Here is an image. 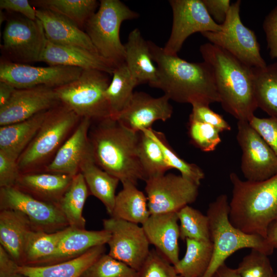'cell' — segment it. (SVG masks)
Listing matches in <instances>:
<instances>
[{
    "label": "cell",
    "instance_id": "obj_24",
    "mask_svg": "<svg viewBox=\"0 0 277 277\" xmlns=\"http://www.w3.org/2000/svg\"><path fill=\"white\" fill-rule=\"evenodd\" d=\"M110 235V232L104 229L87 230L69 227L68 231L60 241L55 253L40 266L54 264L76 258L93 247L107 244Z\"/></svg>",
    "mask_w": 277,
    "mask_h": 277
},
{
    "label": "cell",
    "instance_id": "obj_8",
    "mask_svg": "<svg viewBox=\"0 0 277 277\" xmlns=\"http://www.w3.org/2000/svg\"><path fill=\"white\" fill-rule=\"evenodd\" d=\"M138 14L119 0H101L95 13L84 27L98 53L116 66L125 63L124 44L120 37V27Z\"/></svg>",
    "mask_w": 277,
    "mask_h": 277
},
{
    "label": "cell",
    "instance_id": "obj_49",
    "mask_svg": "<svg viewBox=\"0 0 277 277\" xmlns=\"http://www.w3.org/2000/svg\"><path fill=\"white\" fill-rule=\"evenodd\" d=\"M208 13L218 24L222 25L227 18L231 5L229 0H202Z\"/></svg>",
    "mask_w": 277,
    "mask_h": 277
},
{
    "label": "cell",
    "instance_id": "obj_53",
    "mask_svg": "<svg viewBox=\"0 0 277 277\" xmlns=\"http://www.w3.org/2000/svg\"><path fill=\"white\" fill-rule=\"evenodd\" d=\"M266 239L269 245L273 249L277 248V221L273 223L269 226Z\"/></svg>",
    "mask_w": 277,
    "mask_h": 277
},
{
    "label": "cell",
    "instance_id": "obj_27",
    "mask_svg": "<svg viewBox=\"0 0 277 277\" xmlns=\"http://www.w3.org/2000/svg\"><path fill=\"white\" fill-rule=\"evenodd\" d=\"M105 251V246L100 245L73 259L46 266H19L18 271L26 277H81Z\"/></svg>",
    "mask_w": 277,
    "mask_h": 277
},
{
    "label": "cell",
    "instance_id": "obj_48",
    "mask_svg": "<svg viewBox=\"0 0 277 277\" xmlns=\"http://www.w3.org/2000/svg\"><path fill=\"white\" fill-rule=\"evenodd\" d=\"M1 10L16 12L32 20L37 19L36 9L27 0H1Z\"/></svg>",
    "mask_w": 277,
    "mask_h": 277
},
{
    "label": "cell",
    "instance_id": "obj_54",
    "mask_svg": "<svg viewBox=\"0 0 277 277\" xmlns=\"http://www.w3.org/2000/svg\"><path fill=\"white\" fill-rule=\"evenodd\" d=\"M8 17L7 15L2 10L0 11V23L1 24L4 21H7Z\"/></svg>",
    "mask_w": 277,
    "mask_h": 277
},
{
    "label": "cell",
    "instance_id": "obj_35",
    "mask_svg": "<svg viewBox=\"0 0 277 277\" xmlns=\"http://www.w3.org/2000/svg\"><path fill=\"white\" fill-rule=\"evenodd\" d=\"M105 92L111 117L116 118L130 101L134 88L138 85L125 63L117 66Z\"/></svg>",
    "mask_w": 277,
    "mask_h": 277
},
{
    "label": "cell",
    "instance_id": "obj_15",
    "mask_svg": "<svg viewBox=\"0 0 277 277\" xmlns=\"http://www.w3.org/2000/svg\"><path fill=\"white\" fill-rule=\"evenodd\" d=\"M3 209L23 213L34 230L53 233L69 227L58 206L37 200L15 187L0 188V210Z\"/></svg>",
    "mask_w": 277,
    "mask_h": 277
},
{
    "label": "cell",
    "instance_id": "obj_39",
    "mask_svg": "<svg viewBox=\"0 0 277 277\" xmlns=\"http://www.w3.org/2000/svg\"><path fill=\"white\" fill-rule=\"evenodd\" d=\"M180 221V238L211 241L209 220L207 215L186 205L177 212Z\"/></svg>",
    "mask_w": 277,
    "mask_h": 277
},
{
    "label": "cell",
    "instance_id": "obj_43",
    "mask_svg": "<svg viewBox=\"0 0 277 277\" xmlns=\"http://www.w3.org/2000/svg\"><path fill=\"white\" fill-rule=\"evenodd\" d=\"M138 273V277H181L174 266L156 249L150 250Z\"/></svg>",
    "mask_w": 277,
    "mask_h": 277
},
{
    "label": "cell",
    "instance_id": "obj_2",
    "mask_svg": "<svg viewBox=\"0 0 277 277\" xmlns=\"http://www.w3.org/2000/svg\"><path fill=\"white\" fill-rule=\"evenodd\" d=\"M89 139L95 163L122 184L146 177L137 154L138 133L111 117L92 123Z\"/></svg>",
    "mask_w": 277,
    "mask_h": 277
},
{
    "label": "cell",
    "instance_id": "obj_42",
    "mask_svg": "<svg viewBox=\"0 0 277 277\" xmlns=\"http://www.w3.org/2000/svg\"><path fill=\"white\" fill-rule=\"evenodd\" d=\"M244 256L237 269L241 277H275L267 255L255 249Z\"/></svg>",
    "mask_w": 277,
    "mask_h": 277
},
{
    "label": "cell",
    "instance_id": "obj_37",
    "mask_svg": "<svg viewBox=\"0 0 277 277\" xmlns=\"http://www.w3.org/2000/svg\"><path fill=\"white\" fill-rule=\"evenodd\" d=\"M137 154L145 181L165 174L170 169L159 145L144 131L138 132Z\"/></svg>",
    "mask_w": 277,
    "mask_h": 277
},
{
    "label": "cell",
    "instance_id": "obj_14",
    "mask_svg": "<svg viewBox=\"0 0 277 277\" xmlns=\"http://www.w3.org/2000/svg\"><path fill=\"white\" fill-rule=\"evenodd\" d=\"M103 225L111 235L108 254L138 271L150 251L142 226L113 217L104 219Z\"/></svg>",
    "mask_w": 277,
    "mask_h": 277
},
{
    "label": "cell",
    "instance_id": "obj_16",
    "mask_svg": "<svg viewBox=\"0 0 277 277\" xmlns=\"http://www.w3.org/2000/svg\"><path fill=\"white\" fill-rule=\"evenodd\" d=\"M84 69L64 66L37 67L2 59L0 81L16 89L45 86L56 88L77 79Z\"/></svg>",
    "mask_w": 277,
    "mask_h": 277
},
{
    "label": "cell",
    "instance_id": "obj_21",
    "mask_svg": "<svg viewBox=\"0 0 277 277\" xmlns=\"http://www.w3.org/2000/svg\"><path fill=\"white\" fill-rule=\"evenodd\" d=\"M40 62H45L50 66L97 70L110 75L116 67L97 53L80 47L54 44L48 41H47Z\"/></svg>",
    "mask_w": 277,
    "mask_h": 277
},
{
    "label": "cell",
    "instance_id": "obj_23",
    "mask_svg": "<svg viewBox=\"0 0 277 277\" xmlns=\"http://www.w3.org/2000/svg\"><path fill=\"white\" fill-rule=\"evenodd\" d=\"M35 9L36 18L43 25L47 41L54 44L80 47L98 53L87 34L72 22L50 10Z\"/></svg>",
    "mask_w": 277,
    "mask_h": 277
},
{
    "label": "cell",
    "instance_id": "obj_41",
    "mask_svg": "<svg viewBox=\"0 0 277 277\" xmlns=\"http://www.w3.org/2000/svg\"><path fill=\"white\" fill-rule=\"evenodd\" d=\"M188 125V133L191 143L201 151H213L221 143L220 132L214 127L191 120H189Z\"/></svg>",
    "mask_w": 277,
    "mask_h": 277
},
{
    "label": "cell",
    "instance_id": "obj_13",
    "mask_svg": "<svg viewBox=\"0 0 277 277\" xmlns=\"http://www.w3.org/2000/svg\"><path fill=\"white\" fill-rule=\"evenodd\" d=\"M241 171L247 181L265 180L277 174V156L248 121L237 123Z\"/></svg>",
    "mask_w": 277,
    "mask_h": 277
},
{
    "label": "cell",
    "instance_id": "obj_9",
    "mask_svg": "<svg viewBox=\"0 0 277 277\" xmlns=\"http://www.w3.org/2000/svg\"><path fill=\"white\" fill-rule=\"evenodd\" d=\"M241 4L238 0L231 4L221 31L204 32L201 34L209 43L226 50L244 64L251 68H264L267 64L260 53L255 34L241 19Z\"/></svg>",
    "mask_w": 277,
    "mask_h": 277
},
{
    "label": "cell",
    "instance_id": "obj_19",
    "mask_svg": "<svg viewBox=\"0 0 277 277\" xmlns=\"http://www.w3.org/2000/svg\"><path fill=\"white\" fill-rule=\"evenodd\" d=\"M92 121L81 118L77 126L57 151L44 172L74 176L80 172L85 157L92 153L89 131Z\"/></svg>",
    "mask_w": 277,
    "mask_h": 277
},
{
    "label": "cell",
    "instance_id": "obj_47",
    "mask_svg": "<svg viewBox=\"0 0 277 277\" xmlns=\"http://www.w3.org/2000/svg\"><path fill=\"white\" fill-rule=\"evenodd\" d=\"M270 57L277 58V6L265 17L263 23Z\"/></svg>",
    "mask_w": 277,
    "mask_h": 277
},
{
    "label": "cell",
    "instance_id": "obj_32",
    "mask_svg": "<svg viewBox=\"0 0 277 277\" xmlns=\"http://www.w3.org/2000/svg\"><path fill=\"white\" fill-rule=\"evenodd\" d=\"M31 5L48 10L68 19L81 29L95 13L100 2L96 0H33Z\"/></svg>",
    "mask_w": 277,
    "mask_h": 277
},
{
    "label": "cell",
    "instance_id": "obj_22",
    "mask_svg": "<svg viewBox=\"0 0 277 277\" xmlns=\"http://www.w3.org/2000/svg\"><path fill=\"white\" fill-rule=\"evenodd\" d=\"M73 177L47 172L22 173L14 187L37 200L58 206Z\"/></svg>",
    "mask_w": 277,
    "mask_h": 277
},
{
    "label": "cell",
    "instance_id": "obj_34",
    "mask_svg": "<svg viewBox=\"0 0 277 277\" xmlns=\"http://www.w3.org/2000/svg\"><path fill=\"white\" fill-rule=\"evenodd\" d=\"M254 96L258 108L277 118V62L253 68Z\"/></svg>",
    "mask_w": 277,
    "mask_h": 277
},
{
    "label": "cell",
    "instance_id": "obj_7",
    "mask_svg": "<svg viewBox=\"0 0 277 277\" xmlns=\"http://www.w3.org/2000/svg\"><path fill=\"white\" fill-rule=\"evenodd\" d=\"M110 75L97 70L84 69L77 79L54 90L62 104L81 118L96 122L111 117L105 95Z\"/></svg>",
    "mask_w": 277,
    "mask_h": 277
},
{
    "label": "cell",
    "instance_id": "obj_12",
    "mask_svg": "<svg viewBox=\"0 0 277 277\" xmlns=\"http://www.w3.org/2000/svg\"><path fill=\"white\" fill-rule=\"evenodd\" d=\"M145 182L150 214L178 212L195 202L199 194V186L181 175L165 174Z\"/></svg>",
    "mask_w": 277,
    "mask_h": 277
},
{
    "label": "cell",
    "instance_id": "obj_5",
    "mask_svg": "<svg viewBox=\"0 0 277 277\" xmlns=\"http://www.w3.org/2000/svg\"><path fill=\"white\" fill-rule=\"evenodd\" d=\"M81 120L61 103L48 110L36 134L17 160L21 174L44 172Z\"/></svg>",
    "mask_w": 277,
    "mask_h": 277
},
{
    "label": "cell",
    "instance_id": "obj_3",
    "mask_svg": "<svg viewBox=\"0 0 277 277\" xmlns=\"http://www.w3.org/2000/svg\"><path fill=\"white\" fill-rule=\"evenodd\" d=\"M200 51L212 69L223 109L238 121L249 122L258 108L253 68L210 43L202 45Z\"/></svg>",
    "mask_w": 277,
    "mask_h": 277
},
{
    "label": "cell",
    "instance_id": "obj_18",
    "mask_svg": "<svg viewBox=\"0 0 277 277\" xmlns=\"http://www.w3.org/2000/svg\"><path fill=\"white\" fill-rule=\"evenodd\" d=\"M165 95L153 97L144 92H134L130 101L116 119L128 129L138 133L151 128L157 121L171 118L173 107Z\"/></svg>",
    "mask_w": 277,
    "mask_h": 277
},
{
    "label": "cell",
    "instance_id": "obj_51",
    "mask_svg": "<svg viewBox=\"0 0 277 277\" xmlns=\"http://www.w3.org/2000/svg\"><path fill=\"white\" fill-rule=\"evenodd\" d=\"M15 90L11 85L0 81V108L8 103Z\"/></svg>",
    "mask_w": 277,
    "mask_h": 277
},
{
    "label": "cell",
    "instance_id": "obj_6",
    "mask_svg": "<svg viewBox=\"0 0 277 277\" xmlns=\"http://www.w3.org/2000/svg\"><path fill=\"white\" fill-rule=\"evenodd\" d=\"M229 205L227 195L222 194L208 206L206 215L209 220L213 254L209 266L202 277H211L229 256L240 249L250 248L267 255L273 251L265 238L246 233L231 223Z\"/></svg>",
    "mask_w": 277,
    "mask_h": 277
},
{
    "label": "cell",
    "instance_id": "obj_30",
    "mask_svg": "<svg viewBox=\"0 0 277 277\" xmlns=\"http://www.w3.org/2000/svg\"><path fill=\"white\" fill-rule=\"evenodd\" d=\"M123 185L116 195L111 217L143 224L150 215L146 195L131 183Z\"/></svg>",
    "mask_w": 277,
    "mask_h": 277
},
{
    "label": "cell",
    "instance_id": "obj_10",
    "mask_svg": "<svg viewBox=\"0 0 277 277\" xmlns=\"http://www.w3.org/2000/svg\"><path fill=\"white\" fill-rule=\"evenodd\" d=\"M1 45L3 59L17 64L40 62L47 38L43 25L21 15L8 17Z\"/></svg>",
    "mask_w": 277,
    "mask_h": 277
},
{
    "label": "cell",
    "instance_id": "obj_36",
    "mask_svg": "<svg viewBox=\"0 0 277 277\" xmlns=\"http://www.w3.org/2000/svg\"><path fill=\"white\" fill-rule=\"evenodd\" d=\"M69 229L68 227L53 233L31 230L26 241L23 265L40 266L52 256Z\"/></svg>",
    "mask_w": 277,
    "mask_h": 277
},
{
    "label": "cell",
    "instance_id": "obj_38",
    "mask_svg": "<svg viewBox=\"0 0 277 277\" xmlns=\"http://www.w3.org/2000/svg\"><path fill=\"white\" fill-rule=\"evenodd\" d=\"M143 131L159 145L170 169L179 170L183 177L200 186L205 177V174L199 166L181 158L169 144L163 133L153 130L152 128Z\"/></svg>",
    "mask_w": 277,
    "mask_h": 277
},
{
    "label": "cell",
    "instance_id": "obj_40",
    "mask_svg": "<svg viewBox=\"0 0 277 277\" xmlns=\"http://www.w3.org/2000/svg\"><path fill=\"white\" fill-rule=\"evenodd\" d=\"M81 277H138V273L125 263L104 253Z\"/></svg>",
    "mask_w": 277,
    "mask_h": 277
},
{
    "label": "cell",
    "instance_id": "obj_1",
    "mask_svg": "<svg viewBox=\"0 0 277 277\" xmlns=\"http://www.w3.org/2000/svg\"><path fill=\"white\" fill-rule=\"evenodd\" d=\"M148 44L157 69L153 88L161 89L170 100L178 103L208 106L220 103L214 75L207 63H190L177 55L167 54L163 47L152 41H148Z\"/></svg>",
    "mask_w": 277,
    "mask_h": 277
},
{
    "label": "cell",
    "instance_id": "obj_50",
    "mask_svg": "<svg viewBox=\"0 0 277 277\" xmlns=\"http://www.w3.org/2000/svg\"><path fill=\"white\" fill-rule=\"evenodd\" d=\"M19 266L0 245V277H26L18 271Z\"/></svg>",
    "mask_w": 277,
    "mask_h": 277
},
{
    "label": "cell",
    "instance_id": "obj_4",
    "mask_svg": "<svg viewBox=\"0 0 277 277\" xmlns=\"http://www.w3.org/2000/svg\"><path fill=\"white\" fill-rule=\"evenodd\" d=\"M232 186L229 202L231 223L243 232L266 238L270 225L277 221V174L265 180H242L229 174Z\"/></svg>",
    "mask_w": 277,
    "mask_h": 277
},
{
    "label": "cell",
    "instance_id": "obj_52",
    "mask_svg": "<svg viewBox=\"0 0 277 277\" xmlns=\"http://www.w3.org/2000/svg\"><path fill=\"white\" fill-rule=\"evenodd\" d=\"M211 277H241L239 271L227 266L225 263L222 265Z\"/></svg>",
    "mask_w": 277,
    "mask_h": 277
},
{
    "label": "cell",
    "instance_id": "obj_26",
    "mask_svg": "<svg viewBox=\"0 0 277 277\" xmlns=\"http://www.w3.org/2000/svg\"><path fill=\"white\" fill-rule=\"evenodd\" d=\"M33 230L23 213L11 209L0 210V243L19 265H24V249L27 236Z\"/></svg>",
    "mask_w": 277,
    "mask_h": 277
},
{
    "label": "cell",
    "instance_id": "obj_55",
    "mask_svg": "<svg viewBox=\"0 0 277 277\" xmlns=\"http://www.w3.org/2000/svg\"><path fill=\"white\" fill-rule=\"evenodd\" d=\"M275 277H277V274H276V275H275Z\"/></svg>",
    "mask_w": 277,
    "mask_h": 277
},
{
    "label": "cell",
    "instance_id": "obj_17",
    "mask_svg": "<svg viewBox=\"0 0 277 277\" xmlns=\"http://www.w3.org/2000/svg\"><path fill=\"white\" fill-rule=\"evenodd\" d=\"M60 104L54 88L40 86L16 89L8 103L0 108V126L26 120Z\"/></svg>",
    "mask_w": 277,
    "mask_h": 277
},
{
    "label": "cell",
    "instance_id": "obj_29",
    "mask_svg": "<svg viewBox=\"0 0 277 277\" xmlns=\"http://www.w3.org/2000/svg\"><path fill=\"white\" fill-rule=\"evenodd\" d=\"M47 111L22 122L0 127V150L18 160L36 134Z\"/></svg>",
    "mask_w": 277,
    "mask_h": 277
},
{
    "label": "cell",
    "instance_id": "obj_25",
    "mask_svg": "<svg viewBox=\"0 0 277 277\" xmlns=\"http://www.w3.org/2000/svg\"><path fill=\"white\" fill-rule=\"evenodd\" d=\"M124 46L125 63L138 85L147 83L153 87L157 79V69L153 63L148 41L144 38L139 29L135 28L130 32Z\"/></svg>",
    "mask_w": 277,
    "mask_h": 277
},
{
    "label": "cell",
    "instance_id": "obj_20",
    "mask_svg": "<svg viewBox=\"0 0 277 277\" xmlns=\"http://www.w3.org/2000/svg\"><path fill=\"white\" fill-rule=\"evenodd\" d=\"M176 212L150 214L142 225L150 244L173 266L180 260V226Z\"/></svg>",
    "mask_w": 277,
    "mask_h": 277
},
{
    "label": "cell",
    "instance_id": "obj_46",
    "mask_svg": "<svg viewBox=\"0 0 277 277\" xmlns=\"http://www.w3.org/2000/svg\"><path fill=\"white\" fill-rule=\"evenodd\" d=\"M20 174L17 159L0 150V188L14 187Z\"/></svg>",
    "mask_w": 277,
    "mask_h": 277
},
{
    "label": "cell",
    "instance_id": "obj_45",
    "mask_svg": "<svg viewBox=\"0 0 277 277\" xmlns=\"http://www.w3.org/2000/svg\"><path fill=\"white\" fill-rule=\"evenodd\" d=\"M249 122L277 156V118L254 115Z\"/></svg>",
    "mask_w": 277,
    "mask_h": 277
},
{
    "label": "cell",
    "instance_id": "obj_44",
    "mask_svg": "<svg viewBox=\"0 0 277 277\" xmlns=\"http://www.w3.org/2000/svg\"><path fill=\"white\" fill-rule=\"evenodd\" d=\"M191 105L192 111L189 120L209 124L218 129L220 132L231 130L230 125L223 117L212 110L209 106L200 103Z\"/></svg>",
    "mask_w": 277,
    "mask_h": 277
},
{
    "label": "cell",
    "instance_id": "obj_28",
    "mask_svg": "<svg viewBox=\"0 0 277 277\" xmlns=\"http://www.w3.org/2000/svg\"><path fill=\"white\" fill-rule=\"evenodd\" d=\"M80 172L84 177L90 194L102 202L111 215L120 180L99 167L95 163L92 153L87 155L82 161Z\"/></svg>",
    "mask_w": 277,
    "mask_h": 277
},
{
    "label": "cell",
    "instance_id": "obj_33",
    "mask_svg": "<svg viewBox=\"0 0 277 277\" xmlns=\"http://www.w3.org/2000/svg\"><path fill=\"white\" fill-rule=\"evenodd\" d=\"M184 256L174 265L181 277H202L207 270L213 254L211 241L187 239Z\"/></svg>",
    "mask_w": 277,
    "mask_h": 277
},
{
    "label": "cell",
    "instance_id": "obj_11",
    "mask_svg": "<svg viewBox=\"0 0 277 277\" xmlns=\"http://www.w3.org/2000/svg\"><path fill=\"white\" fill-rule=\"evenodd\" d=\"M173 14L170 36L163 50L167 54L177 55L186 39L196 32H218L222 25L208 13L202 0H170Z\"/></svg>",
    "mask_w": 277,
    "mask_h": 277
},
{
    "label": "cell",
    "instance_id": "obj_31",
    "mask_svg": "<svg viewBox=\"0 0 277 277\" xmlns=\"http://www.w3.org/2000/svg\"><path fill=\"white\" fill-rule=\"evenodd\" d=\"M89 194L84 177L79 172L73 176L71 185L58 204L71 228L85 229L86 220L83 210Z\"/></svg>",
    "mask_w": 277,
    "mask_h": 277
}]
</instances>
